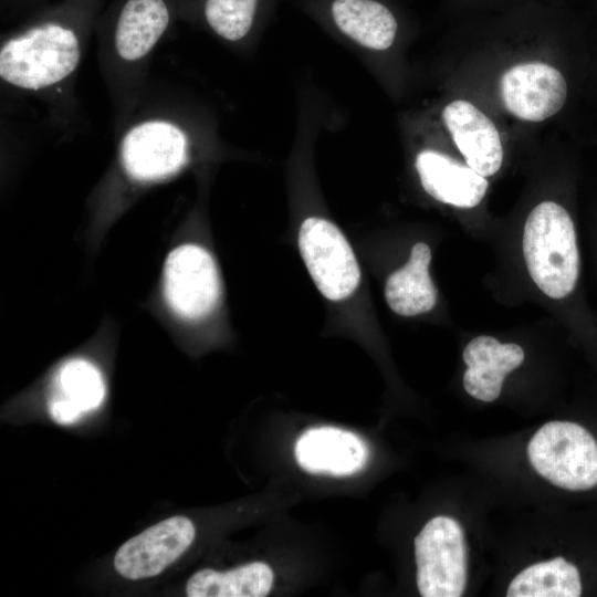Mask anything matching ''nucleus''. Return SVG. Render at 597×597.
Here are the masks:
<instances>
[{
	"label": "nucleus",
	"mask_w": 597,
	"mask_h": 597,
	"mask_svg": "<svg viewBox=\"0 0 597 597\" xmlns=\"http://www.w3.org/2000/svg\"><path fill=\"white\" fill-rule=\"evenodd\" d=\"M95 0H69L48 18L6 40L0 49V77L8 84L38 91L66 78L81 59L76 22Z\"/></svg>",
	"instance_id": "1"
},
{
	"label": "nucleus",
	"mask_w": 597,
	"mask_h": 597,
	"mask_svg": "<svg viewBox=\"0 0 597 597\" xmlns=\"http://www.w3.org/2000/svg\"><path fill=\"white\" fill-rule=\"evenodd\" d=\"M523 254L531 277L552 298L573 292L579 273L574 223L558 203L544 201L528 214L523 232Z\"/></svg>",
	"instance_id": "2"
},
{
	"label": "nucleus",
	"mask_w": 597,
	"mask_h": 597,
	"mask_svg": "<svg viewBox=\"0 0 597 597\" xmlns=\"http://www.w3.org/2000/svg\"><path fill=\"white\" fill-rule=\"evenodd\" d=\"M527 454L535 471L558 488L585 491L597 485V441L578 423H545L530 440Z\"/></svg>",
	"instance_id": "3"
},
{
	"label": "nucleus",
	"mask_w": 597,
	"mask_h": 597,
	"mask_svg": "<svg viewBox=\"0 0 597 597\" xmlns=\"http://www.w3.org/2000/svg\"><path fill=\"white\" fill-rule=\"evenodd\" d=\"M161 284L167 307L185 322L208 317L220 298L217 264L208 250L193 243L180 244L170 251Z\"/></svg>",
	"instance_id": "4"
},
{
	"label": "nucleus",
	"mask_w": 597,
	"mask_h": 597,
	"mask_svg": "<svg viewBox=\"0 0 597 597\" xmlns=\"http://www.w3.org/2000/svg\"><path fill=\"white\" fill-rule=\"evenodd\" d=\"M417 586L423 597H460L467 584V544L460 524L431 519L415 538Z\"/></svg>",
	"instance_id": "5"
},
{
	"label": "nucleus",
	"mask_w": 597,
	"mask_h": 597,
	"mask_svg": "<svg viewBox=\"0 0 597 597\" xmlns=\"http://www.w3.org/2000/svg\"><path fill=\"white\" fill-rule=\"evenodd\" d=\"M298 248L318 291L329 301L350 296L360 282V269L352 247L331 221L311 217L298 231Z\"/></svg>",
	"instance_id": "6"
},
{
	"label": "nucleus",
	"mask_w": 597,
	"mask_h": 597,
	"mask_svg": "<svg viewBox=\"0 0 597 597\" xmlns=\"http://www.w3.org/2000/svg\"><path fill=\"white\" fill-rule=\"evenodd\" d=\"M187 138L178 126L166 121H148L125 135L121 160L130 178L151 182L177 172L187 161Z\"/></svg>",
	"instance_id": "7"
},
{
	"label": "nucleus",
	"mask_w": 597,
	"mask_h": 597,
	"mask_svg": "<svg viewBox=\"0 0 597 597\" xmlns=\"http://www.w3.org/2000/svg\"><path fill=\"white\" fill-rule=\"evenodd\" d=\"M195 534V526L186 516L160 521L126 541L115 554L114 567L130 580L156 576L189 548Z\"/></svg>",
	"instance_id": "8"
},
{
	"label": "nucleus",
	"mask_w": 597,
	"mask_h": 597,
	"mask_svg": "<svg viewBox=\"0 0 597 597\" xmlns=\"http://www.w3.org/2000/svg\"><path fill=\"white\" fill-rule=\"evenodd\" d=\"M500 90L505 108L527 122H542L555 115L567 96L562 73L542 62L512 66L502 75Z\"/></svg>",
	"instance_id": "9"
},
{
	"label": "nucleus",
	"mask_w": 597,
	"mask_h": 597,
	"mask_svg": "<svg viewBox=\"0 0 597 597\" xmlns=\"http://www.w3.org/2000/svg\"><path fill=\"white\" fill-rule=\"evenodd\" d=\"M369 457L357 434L331 426L310 428L295 444L297 464L310 473L347 476L362 470Z\"/></svg>",
	"instance_id": "10"
},
{
	"label": "nucleus",
	"mask_w": 597,
	"mask_h": 597,
	"mask_svg": "<svg viewBox=\"0 0 597 597\" xmlns=\"http://www.w3.org/2000/svg\"><path fill=\"white\" fill-rule=\"evenodd\" d=\"M442 119L469 167L484 177L498 172L503 148L488 116L470 102L453 101L443 108Z\"/></svg>",
	"instance_id": "11"
},
{
	"label": "nucleus",
	"mask_w": 597,
	"mask_h": 597,
	"mask_svg": "<svg viewBox=\"0 0 597 597\" xmlns=\"http://www.w3.org/2000/svg\"><path fill=\"white\" fill-rule=\"evenodd\" d=\"M415 165L426 192L440 202L472 208L486 193L489 184L484 176L441 151L423 149Z\"/></svg>",
	"instance_id": "12"
},
{
	"label": "nucleus",
	"mask_w": 597,
	"mask_h": 597,
	"mask_svg": "<svg viewBox=\"0 0 597 597\" xmlns=\"http://www.w3.org/2000/svg\"><path fill=\"white\" fill-rule=\"evenodd\" d=\"M343 35L371 50H386L395 41L398 22L380 0H327L318 4Z\"/></svg>",
	"instance_id": "13"
},
{
	"label": "nucleus",
	"mask_w": 597,
	"mask_h": 597,
	"mask_svg": "<svg viewBox=\"0 0 597 597\" xmlns=\"http://www.w3.org/2000/svg\"><path fill=\"white\" fill-rule=\"evenodd\" d=\"M463 360L467 365L465 391L478 400L490 402L500 396L505 376L523 363L524 352L516 344H502L482 335L468 343Z\"/></svg>",
	"instance_id": "14"
},
{
	"label": "nucleus",
	"mask_w": 597,
	"mask_h": 597,
	"mask_svg": "<svg viewBox=\"0 0 597 597\" xmlns=\"http://www.w3.org/2000/svg\"><path fill=\"white\" fill-rule=\"evenodd\" d=\"M105 384L98 368L83 358L64 363L55 374L48 401L51 418L60 425L76 422L101 406Z\"/></svg>",
	"instance_id": "15"
},
{
	"label": "nucleus",
	"mask_w": 597,
	"mask_h": 597,
	"mask_svg": "<svg viewBox=\"0 0 597 597\" xmlns=\"http://www.w3.org/2000/svg\"><path fill=\"white\" fill-rule=\"evenodd\" d=\"M171 21L167 0H125L114 23V44L118 55L136 61L148 54Z\"/></svg>",
	"instance_id": "16"
},
{
	"label": "nucleus",
	"mask_w": 597,
	"mask_h": 597,
	"mask_svg": "<svg viewBox=\"0 0 597 597\" xmlns=\"http://www.w3.org/2000/svg\"><path fill=\"white\" fill-rule=\"evenodd\" d=\"M430 261V248L423 242L416 243L407 263L389 275L385 298L395 313L415 316L433 308L437 289L429 275Z\"/></svg>",
	"instance_id": "17"
},
{
	"label": "nucleus",
	"mask_w": 597,
	"mask_h": 597,
	"mask_svg": "<svg viewBox=\"0 0 597 597\" xmlns=\"http://www.w3.org/2000/svg\"><path fill=\"white\" fill-rule=\"evenodd\" d=\"M274 582L272 568L262 562L249 563L227 572L203 568L187 582L189 597H263Z\"/></svg>",
	"instance_id": "18"
},
{
	"label": "nucleus",
	"mask_w": 597,
	"mask_h": 597,
	"mask_svg": "<svg viewBox=\"0 0 597 597\" xmlns=\"http://www.w3.org/2000/svg\"><path fill=\"white\" fill-rule=\"evenodd\" d=\"M582 594L577 567L563 557L523 569L511 582L509 597H578Z\"/></svg>",
	"instance_id": "19"
},
{
	"label": "nucleus",
	"mask_w": 597,
	"mask_h": 597,
	"mask_svg": "<svg viewBox=\"0 0 597 597\" xmlns=\"http://www.w3.org/2000/svg\"><path fill=\"white\" fill-rule=\"evenodd\" d=\"M263 2L264 0H203L202 17L217 35L234 42L251 32Z\"/></svg>",
	"instance_id": "20"
}]
</instances>
